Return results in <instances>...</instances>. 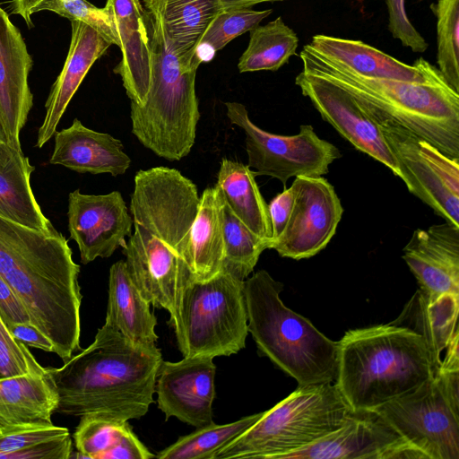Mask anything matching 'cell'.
<instances>
[{
    "instance_id": "cell-27",
    "label": "cell",
    "mask_w": 459,
    "mask_h": 459,
    "mask_svg": "<svg viewBox=\"0 0 459 459\" xmlns=\"http://www.w3.org/2000/svg\"><path fill=\"white\" fill-rule=\"evenodd\" d=\"M222 196L215 186L204 190L190 229L186 258L191 276L196 280L210 279L222 270Z\"/></svg>"
},
{
    "instance_id": "cell-29",
    "label": "cell",
    "mask_w": 459,
    "mask_h": 459,
    "mask_svg": "<svg viewBox=\"0 0 459 459\" xmlns=\"http://www.w3.org/2000/svg\"><path fill=\"white\" fill-rule=\"evenodd\" d=\"M214 186L234 215L270 244L272 227L268 206L248 166L223 158Z\"/></svg>"
},
{
    "instance_id": "cell-30",
    "label": "cell",
    "mask_w": 459,
    "mask_h": 459,
    "mask_svg": "<svg viewBox=\"0 0 459 459\" xmlns=\"http://www.w3.org/2000/svg\"><path fill=\"white\" fill-rule=\"evenodd\" d=\"M58 401L57 390L47 371L0 378V419L6 424L52 422Z\"/></svg>"
},
{
    "instance_id": "cell-22",
    "label": "cell",
    "mask_w": 459,
    "mask_h": 459,
    "mask_svg": "<svg viewBox=\"0 0 459 459\" xmlns=\"http://www.w3.org/2000/svg\"><path fill=\"white\" fill-rule=\"evenodd\" d=\"M72 37L65 65L47 99L46 115L39 128L36 147L42 148L55 134L66 108L91 65L111 46L89 25L72 21Z\"/></svg>"
},
{
    "instance_id": "cell-34",
    "label": "cell",
    "mask_w": 459,
    "mask_h": 459,
    "mask_svg": "<svg viewBox=\"0 0 459 459\" xmlns=\"http://www.w3.org/2000/svg\"><path fill=\"white\" fill-rule=\"evenodd\" d=\"M273 10L255 11L251 8H230L221 11L212 20L202 39L195 54L201 63L212 59L214 54L222 49L235 38L250 31L259 25Z\"/></svg>"
},
{
    "instance_id": "cell-46",
    "label": "cell",
    "mask_w": 459,
    "mask_h": 459,
    "mask_svg": "<svg viewBox=\"0 0 459 459\" xmlns=\"http://www.w3.org/2000/svg\"><path fill=\"white\" fill-rule=\"evenodd\" d=\"M222 9L250 8L251 6L264 2H279L284 0H219Z\"/></svg>"
},
{
    "instance_id": "cell-37",
    "label": "cell",
    "mask_w": 459,
    "mask_h": 459,
    "mask_svg": "<svg viewBox=\"0 0 459 459\" xmlns=\"http://www.w3.org/2000/svg\"><path fill=\"white\" fill-rule=\"evenodd\" d=\"M70 436L66 428L47 421L5 424L0 427V459H21L22 453L39 443Z\"/></svg>"
},
{
    "instance_id": "cell-42",
    "label": "cell",
    "mask_w": 459,
    "mask_h": 459,
    "mask_svg": "<svg viewBox=\"0 0 459 459\" xmlns=\"http://www.w3.org/2000/svg\"><path fill=\"white\" fill-rule=\"evenodd\" d=\"M293 202V191L290 186L274 196L270 204H267L272 227L270 244L277 239L283 232L291 214Z\"/></svg>"
},
{
    "instance_id": "cell-25",
    "label": "cell",
    "mask_w": 459,
    "mask_h": 459,
    "mask_svg": "<svg viewBox=\"0 0 459 459\" xmlns=\"http://www.w3.org/2000/svg\"><path fill=\"white\" fill-rule=\"evenodd\" d=\"M35 167L22 149L0 143V216L47 233L55 232L30 186Z\"/></svg>"
},
{
    "instance_id": "cell-12",
    "label": "cell",
    "mask_w": 459,
    "mask_h": 459,
    "mask_svg": "<svg viewBox=\"0 0 459 459\" xmlns=\"http://www.w3.org/2000/svg\"><path fill=\"white\" fill-rule=\"evenodd\" d=\"M372 410L425 459H459V409L453 406L435 375Z\"/></svg>"
},
{
    "instance_id": "cell-18",
    "label": "cell",
    "mask_w": 459,
    "mask_h": 459,
    "mask_svg": "<svg viewBox=\"0 0 459 459\" xmlns=\"http://www.w3.org/2000/svg\"><path fill=\"white\" fill-rule=\"evenodd\" d=\"M32 65L20 30L0 6V121L7 142L19 149L20 134L33 105L28 81Z\"/></svg>"
},
{
    "instance_id": "cell-2",
    "label": "cell",
    "mask_w": 459,
    "mask_h": 459,
    "mask_svg": "<svg viewBox=\"0 0 459 459\" xmlns=\"http://www.w3.org/2000/svg\"><path fill=\"white\" fill-rule=\"evenodd\" d=\"M80 265L65 236L0 216V276L64 362L81 350Z\"/></svg>"
},
{
    "instance_id": "cell-41",
    "label": "cell",
    "mask_w": 459,
    "mask_h": 459,
    "mask_svg": "<svg viewBox=\"0 0 459 459\" xmlns=\"http://www.w3.org/2000/svg\"><path fill=\"white\" fill-rule=\"evenodd\" d=\"M156 457L138 439L126 422L115 445L101 459H151Z\"/></svg>"
},
{
    "instance_id": "cell-16",
    "label": "cell",
    "mask_w": 459,
    "mask_h": 459,
    "mask_svg": "<svg viewBox=\"0 0 459 459\" xmlns=\"http://www.w3.org/2000/svg\"><path fill=\"white\" fill-rule=\"evenodd\" d=\"M68 230L79 248L81 262L107 258L126 244L133 218L118 191L85 195L76 189L68 195Z\"/></svg>"
},
{
    "instance_id": "cell-19",
    "label": "cell",
    "mask_w": 459,
    "mask_h": 459,
    "mask_svg": "<svg viewBox=\"0 0 459 459\" xmlns=\"http://www.w3.org/2000/svg\"><path fill=\"white\" fill-rule=\"evenodd\" d=\"M403 252L420 290L430 295L459 293V227L446 221L418 229Z\"/></svg>"
},
{
    "instance_id": "cell-48",
    "label": "cell",
    "mask_w": 459,
    "mask_h": 459,
    "mask_svg": "<svg viewBox=\"0 0 459 459\" xmlns=\"http://www.w3.org/2000/svg\"><path fill=\"white\" fill-rule=\"evenodd\" d=\"M5 424H6V423H5L2 419H0V427H1V426H4V425H5Z\"/></svg>"
},
{
    "instance_id": "cell-33",
    "label": "cell",
    "mask_w": 459,
    "mask_h": 459,
    "mask_svg": "<svg viewBox=\"0 0 459 459\" xmlns=\"http://www.w3.org/2000/svg\"><path fill=\"white\" fill-rule=\"evenodd\" d=\"M223 200V198H222ZM224 257L222 270L245 281L254 271L269 242L253 233L231 212L223 200Z\"/></svg>"
},
{
    "instance_id": "cell-17",
    "label": "cell",
    "mask_w": 459,
    "mask_h": 459,
    "mask_svg": "<svg viewBox=\"0 0 459 459\" xmlns=\"http://www.w3.org/2000/svg\"><path fill=\"white\" fill-rule=\"evenodd\" d=\"M215 372L213 358L208 356L184 357L178 362L162 360L155 392L166 420L176 417L196 429L213 422Z\"/></svg>"
},
{
    "instance_id": "cell-9",
    "label": "cell",
    "mask_w": 459,
    "mask_h": 459,
    "mask_svg": "<svg viewBox=\"0 0 459 459\" xmlns=\"http://www.w3.org/2000/svg\"><path fill=\"white\" fill-rule=\"evenodd\" d=\"M169 325L184 357L238 353L248 333L244 281L223 270L207 280L191 277Z\"/></svg>"
},
{
    "instance_id": "cell-8",
    "label": "cell",
    "mask_w": 459,
    "mask_h": 459,
    "mask_svg": "<svg viewBox=\"0 0 459 459\" xmlns=\"http://www.w3.org/2000/svg\"><path fill=\"white\" fill-rule=\"evenodd\" d=\"M351 409L333 383L299 387L221 448L215 459H281L336 429Z\"/></svg>"
},
{
    "instance_id": "cell-24",
    "label": "cell",
    "mask_w": 459,
    "mask_h": 459,
    "mask_svg": "<svg viewBox=\"0 0 459 459\" xmlns=\"http://www.w3.org/2000/svg\"><path fill=\"white\" fill-rule=\"evenodd\" d=\"M458 311L459 293L430 295L418 289L392 323L422 337L436 373L442 351L458 331Z\"/></svg>"
},
{
    "instance_id": "cell-47",
    "label": "cell",
    "mask_w": 459,
    "mask_h": 459,
    "mask_svg": "<svg viewBox=\"0 0 459 459\" xmlns=\"http://www.w3.org/2000/svg\"><path fill=\"white\" fill-rule=\"evenodd\" d=\"M7 142V137L3 127V125L0 121V143Z\"/></svg>"
},
{
    "instance_id": "cell-32",
    "label": "cell",
    "mask_w": 459,
    "mask_h": 459,
    "mask_svg": "<svg viewBox=\"0 0 459 459\" xmlns=\"http://www.w3.org/2000/svg\"><path fill=\"white\" fill-rule=\"evenodd\" d=\"M263 412L226 424L212 422L159 452V459H215L217 453L255 423Z\"/></svg>"
},
{
    "instance_id": "cell-38",
    "label": "cell",
    "mask_w": 459,
    "mask_h": 459,
    "mask_svg": "<svg viewBox=\"0 0 459 459\" xmlns=\"http://www.w3.org/2000/svg\"><path fill=\"white\" fill-rule=\"evenodd\" d=\"M51 11L70 22H82L98 31L111 45L118 46V39L113 20L104 6L96 7L87 0H43L35 9Z\"/></svg>"
},
{
    "instance_id": "cell-14",
    "label": "cell",
    "mask_w": 459,
    "mask_h": 459,
    "mask_svg": "<svg viewBox=\"0 0 459 459\" xmlns=\"http://www.w3.org/2000/svg\"><path fill=\"white\" fill-rule=\"evenodd\" d=\"M281 459H425L373 410L351 411L333 431Z\"/></svg>"
},
{
    "instance_id": "cell-5",
    "label": "cell",
    "mask_w": 459,
    "mask_h": 459,
    "mask_svg": "<svg viewBox=\"0 0 459 459\" xmlns=\"http://www.w3.org/2000/svg\"><path fill=\"white\" fill-rule=\"evenodd\" d=\"M299 56L303 72L335 83L446 156L459 159V93L446 81L418 83L361 76L323 56L309 44Z\"/></svg>"
},
{
    "instance_id": "cell-4",
    "label": "cell",
    "mask_w": 459,
    "mask_h": 459,
    "mask_svg": "<svg viewBox=\"0 0 459 459\" xmlns=\"http://www.w3.org/2000/svg\"><path fill=\"white\" fill-rule=\"evenodd\" d=\"M338 343L333 384L352 411L372 410L435 375L422 337L392 322L349 330Z\"/></svg>"
},
{
    "instance_id": "cell-45",
    "label": "cell",
    "mask_w": 459,
    "mask_h": 459,
    "mask_svg": "<svg viewBox=\"0 0 459 459\" xmlns=\"http://www.w3.org/2000/svg\"><path fill=\"white\" fill-rule=\"evenodd\" d=\"M43 0H13L12 13L21 15L29 28H32L31 14Z\"/></svg>"
},
{
    "instance_id": "cell-31",
    "label": "cell",
    "mask_w": 459,
    "mask_h": 459,
    "mask_svg": "<svg viewBox=\"0 0 459 459\" xmlns=\"http://www.w3.org/2000/svg\"><path fill=\"white\" fill-rule=\"evenodd\" d=\"M299 38L281 16L250 30L247 49L241 55L238 67L240 73L277 71L296 54Z\"/></svg>"
},
{
    "instance_id": "cell-43",
    "label": "cell",
    "mask_w": 459,
    "mask_h": 459,
    "mask_svg": "<svg viewBox=\"0 0 459 459\" xmlns=\"http://www.w3.org/2000/svg\"><path fill=\"white\" fill-rule=\"evenodd\" d=\"M0 317L7 327L30 323L29 314L10 285L0 276Z\"/></svg>"
},
{
    "instance_id": "cell-23",
    "label": "cell",
    "mask_w": 459,
    "mask_h": 459,
    "mask_svg": "<svg viewBox=\"0 0 459 459\" xmlns=\"http://www.w3.org/2000/svg\"><path fill=\"white\" fill-rule=\"evenodd\" d=\"M54 150L49 163L78 173L113 177L126 173L131 164L120 140L107 133L90 129L74 118L72 125L54 134Z\"/></svg>"
},
{
    "instance_id": "cell-10",
    "label": "cell",
    "mask_w": 459,
    "mask_h": 459,
    "mask_svg": "<svg viewBox=\"0 0 459 459\" xmlns=\"http://www.w3.org/2000/svg\"><path fill=\"white\" fill-rule=\"evenodd\" d=\"M359 103L378 125L408 190L459 227V159L446 156L385 114Z\"/></svg>"
},
{
    "instance_id": "cell-44",
    "label": "cell",
    "mask_w": 459,
    "mask_h": 459,
    "mask_svg": "<svg viewBox=\"0 0 459 459\" xmlns=\"http://www.w3.org/2000/svg\"><path fill=\"white\" fill-rule=\"evenodd\" d=\"M7 328L18 341L26 346L37 348L47 352H54L52 342L30 323L15 324Z\"/></svg>"
},
{
    "instance_id": "cell-20",
    "label": "cell",
    "mask_w": 459,
    "mask_h": 459,
    "mask_svg": "<svg viewBox=\"0 0 459 459\" xmlns=\"http://www.w3.org/2000/svg\"><path fill=\"white\" fill-rule=\"evenodd\" d=\"M122 59L114 72L120 75L131 103L145 102L152 76V54L146 11L139 0H107Z\"/></svg>"
},
{
    "instance_id": "cell-15",
    "label": "cell",
    "mask_w": 459,
    "mask_h": 459,
    "mask_svg": "<svg viewBox=\"0 0 459 459\" xmlns=\"http://www.w3.org/2000/svg\"><path fill=\"white\" fill-rule=\"evenodd\" d=\"M322 118L357 150L383 163L402 178L397 161L377 122L347 91L324 78L301 71L295 78Z\"/></svg>"
},
{
    "instance_id": "cell-6",
    "label": "cell",
    "mask_w": 459,
    "mask_h": 459,
    "mask_svg": "<svg viewBox=\"0 0 459 459\" xmlns=\"http://www.w3.org/2000/svg\"><path fill=\"white\" fill-rule=\"evenodd\" d=\"M152 76L145 102L131 103L132 132L159 157L180 160L195 143L200 118L195 75L200 62L178 56L160 24L146 11Z\"/></svg>"
},
{
    "instance_id": "cell-40",
    "label": "cell",
    "mask_w": 459,
    "mask_h": 459,
    "mask_svg": "<svg viewBox=\"0 0 459 459\" xmlns=\"http://www.w3.org/2000/svg\"><path fill=\"white\" fill-rule=\"evenodd\" d=\"M388 29L393 37L413 52L423 53L428 43L410 22L404 6V0H386Z\"/></svg>"
},
{
    "instance_id": "cell-11",
    "label": "cell",
    "mask_w": 459,
    "mask_h": 459,
    "mask_svg": "<svg viewBox=\"0 0 459 459\" xmlns=\"http://www.w3.org/2000/svg\"><path fill=\"white\" fill-rule=\"evenodd\" d=\"M225 108L230 123L244 131L247 166L255 176H269L285 186L290 178L323 177L341 157L339 149L310 125H301L297 134L280 135L255 125L243 104L228 101Z\"/></svg>"
},
{
    "instance_id": "cell-21",
    "label": "cell",
    "mask_w": 459,
    "mask_h": 459,
    "mask_svg": "<svg viewBox=\"0 0 459 459\" xmlns=\"http://www.w3.org/2000/svg\"><path fill=\"white\" fill-rule=\"evenodd\" d=\"M309 46L361 76L418 83L446 81L437 67L421 57L407 65L360 40L318 34L313 36Z\"/></svg>"
},
{
    "instance_id": "cell-3",
    "label": "cell",
    "mask_w": 459,
    "mask_h": 459,
    "mask_svg": "<svg viewBox=\"0 0 459 459\" xmlns=\"http://www.w3.org/2000/svg\"><path fill=\"white\" fill-rule=\"evenodd\" d=\"M161 352L140 345L105 323L93 342L60 368H45L57 393L56 412L99 413L121 421L140 419L153 403Z\"/></svg>"
},
{
    "instance_id": "cell-35",
    "label": "cell",
    "mask_w": 459,
    "mask_h": 459,
    "mask_svg": "<svg viewBox=\"0 0 459 459\" xmlns=\"http://www.w3.org/2000/svg\"><path fill=\"white\" fill-rule=\"evenodd\" d=\"M430 9L437 18V69L459 93V0H437Z\"/></svg>"
},
{
    "instance_id": "cell-7",
    "label": "cell",
    "mask_w": 459,
    "mask_h": 459,
    "mask_svg": "<svg viewBox=\"0 0 459 459\" xmlns=\"http://www.w3.org/2000/svg\"><path fill=\"white\" fill-rule=\"evenodd\" d=\"M283 284L265 270L244 281L247 330L259 352L299 385L333 383L338 342L323 334L280 298Z\"/></svg>"
},
{
    "instance_id": "cell-13",
    "label": "cell",
    "mask_w": 459,
    "mask_h": 459,
    "mask_svg": "<svg viewBox=\"0 0 459 459\" xmlns=\"http://www.w3.org/2000/svg\"><path fill=\"white\" fill-rule=\"evenodd\" d=\"M290 187L294 195L290 217L269 249L281 257L300 260L325 248L336 232L343 208L324 177H296Z\"/></svg>"
},
{
    "instance_id": "cell-1",
    "label": "cell",
    "mask_w": 459,
    "mask_h": 459,
    "mask_svg": "<svg viewBox=\"0 0 459 459\" xmlns=\"http://www.w3.org/2000/svg\"><path fill=\"white\" fill-rule=\"evenodd\" d=\"M199 199L196 186L175 169L135 175L130 202L134 230L123 247L125 263L143 298L170 316L192 277L186 258Z\"/></svg>"
},
{
    "instance_id": "cell-36",
    "label": "cell",
    "mask_w": 459,
    "mask_h": 459,
    "mask_svg": "<svg viewBox=\"0 0 459 459\" xmlns=\"http://www.w3.org/2000/svg\"><path fill=\"white\" fill-rule=\"evenodd\" d=\"M126 422L99 413L80 417L73 435L78 450L76 457L101 459L115 445Z\"/></svg>"
},
{
    "instance_id": "cell-26",
    "label": "cell",
    "mask_w": 459,
    "mask_h": 459,
    "mask_svg": "<svg viewBox=\"0 0 459 459\" xmlns=\"http://www.w3.org/2000/svg\"><path fill=\"white\" fill-rule=\"evenodd\" d=\"M150 305L131 279L125 261L113 264L109 270L105 323L136 344L154 345L158 340L157 319Z\"/></svg>"
},
{
    "instance_id": "cell-39",
    "label": "cell",
    "mask_w": 459,
    "mask_h": 459,
    "mask_svg": "<svg viewBox=\"0 0 459 459\" xmlns=\"http://www.w3.org/2000/svg\"><path fill=\"white\" fill-rule=\"evenodd\" d=\"M46 372L28 347L18 341L0 317V378Z\"/></svg>"
},
{
    "instance_id": "cell-28",
    "label": "cell",
    "mask_w": 459,
    "mask_h": 459,
    "mask_svg": "<svg viewBox=\"0 0 459 459\" xmlns=\"http://www.w3.org/2000/svg\"><path fill=\"white\" fill-rule=\"evenodd\" d=\"M146 11L162 25L176 53L201 61L195 54L204 33L222 11L219 0H143Z\"/></svg>"
}]
</instances>
